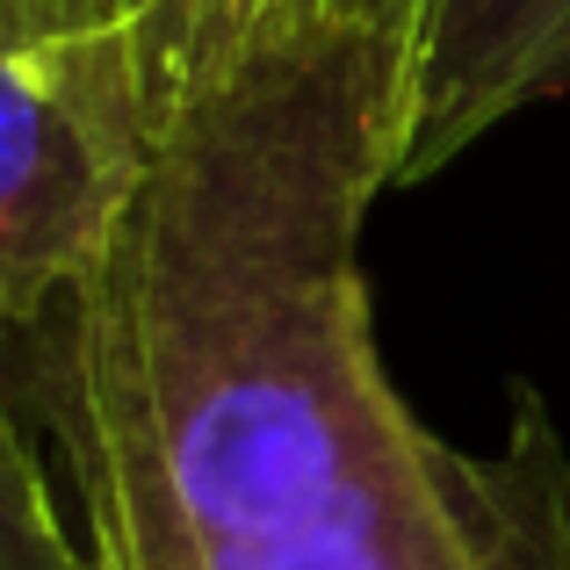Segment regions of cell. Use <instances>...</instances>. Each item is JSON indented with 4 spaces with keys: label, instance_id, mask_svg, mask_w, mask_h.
<instances>
[{
    "label": "cell",
    "instance_id": "1",
    "mask_svg": "<svg viewBox=\"0 0 570 570\" xmlns=\"http://www.w3.org/2000/svg\"><path fill=\"white\" fill-rule=\"evenodd\" d=\"M145 167L14 347L87 570H570V455L513 390L455 448L383 368L412 0H138Z\"/></svg>",
    "mask_w": 570,
    "mask_h": 570
},
{
    "label": "cell",
    "instance_id": "2",
    "mask_svg": "<svg viewBox=\"0 0 570 570\" xmlns=\"http://www.w3.org/2000/svg\"><path fill=\"white\" fill-rule=\"evenodd\" d=\"M145 167V51L124 14L0 0V347L95 267Z\"/></svg>",
    "mask_w": 570,
    "mask_h": 570
},
{
    "label": "cell",
    "instance_id": "3",
    "mask_svg": "<svg viewBox=\"0 0 570 570\" xmlns=\"http://www.w3.org/2000/svg\"><path fill=\"white\" fill-rule=\"evenodd\" d=\"M570 87V0H412L397 188Z\"/></svg>",
    "mask_w": 570,
    "mask_h": 570
},
{
    "label": "cell",
    "instance_id": "4",
    "mask_svg": "<svg viewBox=\"0 0 570 570\" xmlns=\"http://www.w3.org/2000/svg\"><path fill=\"white\" fill-rule=\"evenodd\" d=\"M0 570H87L51 455L14 397L8 354H0Z\"/></svg>",
    "mask_w": 570,
    "mask_h": 570
},
{
    "label": "cell",
    "instance_id": "5",
    "mask_svg": "<svg viewBox=\"0 0 570 570\" xmlns=\"http://www.w3.org/2000/svg\"><path fill=\"white\" fill-rule=\"evenodd\" d=\"M51 8H66V14H124L130 0H51Z\"/></svg>",
    "mask_w": 570,
    "mask_h": 570
},
{
    "label": "cell",
    "instance_id": "6",
    "mask_svg": "<svg viewBox=\"0 0 570 570\" xmlns=\"http://www.w3.org/2000/svg\"><path fill=\"white\" fill-rule=\"evenodd\" d=\"M130 8H138V0H130Z\"/></svg>",
    "mask_w": 570,
    "mask_h": 570
}]
</instances>
